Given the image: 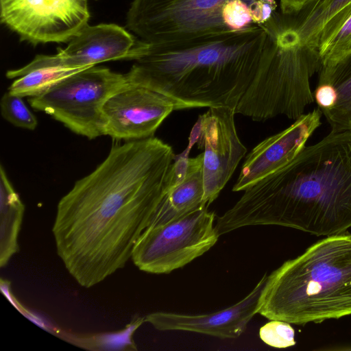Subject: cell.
Instances as JSON below:
<instances>
[{
    "mask_svg": "<svg viewBox=\"0 0 351 351\" xmlns=\"http://www.w3.org/2000/svg\"><path fill=\"white\" fill-rule=\"evenodd\" d=\"M25 206L0 166V267H5L19 250L18 237Z\"/></svg>",
    "mask_w": 351,
    "mask_h": 351,
    "instance_id": "17",
    "label": "cell"
},
{
    "mask_svg": "<svg viewBox=\"0 0 351 351\" xmlns=\"http://www.w3.org/2000/svg\"><path fill=\"white\" fill-rule=\"evenodd\" d=\"M145 322V317H138L129 324L125 330L109 334H104L91 337L88 340H83L82 346H101L102 349L136 350L132 339L134 331Z\"/></svg>",
    "mask_w": 351,
    "mask_h": 351,
    "instance_id": "22",
    "label": "cell"
},
{
    "mask_svg": "<svg viewBox=\"0 0 351 351\" xmlns=\"http://www.w3.org/2000/svg\"><path fill=\"white\" fill-rule=\"evenodd\" d=\"M261 25L181 41L149 44L125 73L130 84L171 100L177 110H235L252 82L264 49Z\"/></svg>",
    "mask_w": 351,
    "mask_h": 351,
    "instance_id": "3",
    "label": "cell"
},
{
    "mask_svg": "<svg viewBox=\"0 0 351 351\" xmlns=\"http://www.w3.org/2000/svg\"><path fill=\"white\" fill-rule=\"evenodd\" d=\"M233 0H134L126 28L149 44L230 31L225 14ZM252 3L256 0H245Z\"/></svg>",
    "mask_w": 351,
    "mask_h": 351,
    "instance_id": "7",
    "label": "cell"
},
{
    "mask_svg": "<svg viewBox=\"0 0 351 351\" xmlns=\"http://www.w3.org/2000/svg\"><path fill=\"white\" fill-rule=\"evenodd\" d=\"M176 155L155 137L112 146L59 201L52 233L73 278L90 288L125 267L169 192Z\"/></svg>",
    "mask_w": 351,
    "mask_h": 351,
    "instance_id": "1",
    "label": "cell"
},
{
    "mask_svg": "<svg viewBox=\"0 0 351 351\" xmlns=\"http://www.w3.org/2000/svg\"><path fill=\"white\" fill-rule=\"evenodd\" d=\"M267 278V275L264 274L250 293L224 309L199 315L154 312L147 315L145 322L162 331H188L221 339L237 338L258 313L259 299Z\"/></svg>",
    "mask_w": 351,
    "mask_h": 351,
    "instance_id": "13",
    "label": "cell"
},
{
    "mask_svg": "<svg viewBox=\"0 0 351 351\" xmlns=\"http://www.w3.org/2000/svg\"><path fill=\"white\" fill-rule=\"evenodd\" d=\"M203 160V153L189 158L186 177L169 190L149 225L164 223L205 206Z\"/></svg>",
    "mask_w": 351,
    "mask_h": 351,
    "instance_id": "16",
    "label": "cell"
},
{
    "mask_svg": "<svg viewBox=\"0 0 351 351\" xmlns=\"http://www.w3.org/2000/svg\"><path fill=\"white\" fill-rule=\"evenodd\" d=\"M317 74V85H331L337 93L334 106L322 111L331 132L351 131V59L331 69L319 71Z\"/></svg>",
    "mask_w": 351,
    "mask_h": 351,
    "instance_id": "19",
    "label": "cell"
},
{
    "mask_svg": "<svg viewBox=\"0 0 351 351\" xmlns=\"http://www.w3.org/2000/svg\"><path fill=\"white\" fill-rule=\"evenodd\" d=\"M174 110L175 105L165 95L130 83L104 105L105 135L127 141L152 137Z\"/></svg>",
    "mask_w": 351,
    "mask_h": 351,
    "instance_id": "11",
    "label": "cell"
},
{
    "mask_svg": "<svg viewBox=\"0 0 351 351\" xmlns=\"http://www.w3.org/2000/svg\"><path fill=\"white\" fill-rule=\"evenodd\" d=\"M312 0H280V12L293 14L300 12Z\"/></svg>",
    "mask_w": 351,
    "mask_h": 351,
    "instance_id": "26",
    "label": "cell"
},
{
    "mask_svg": "<svg viewBox=\"0 0 351 351\" xmlns=\"http://www.w3.org/2000/svg\"><path fill=\"white\" fill-rule=\"evenodd\" d=\"M83 69L64 66L58 53L37 55L25 66L6 72L8 78H17L8 90L22 97H37L66 77Z\"/></svg>",
    "mask_w": 351,
    "mask_h": 351,
    "instance_id": "15",
    "label": "cell"
},
{
    "mask_svg": "<svg viewBox=\"0 0 351 351\" xmlns=\"http://www.w3.org/2000/svg\"><path fill=\"white\" fill-rule=\"evenodd\" d=\"M258 313L297 325L351 315V233L326 237L267 276Z\"/></svg>",
    "mask_w": 351,
    "mask_h": 351,
    "instance_id": "4",
    "label": "cell"
},
{
    "mask_svg": "<svg viewBox=\"0 0 351 351\" xmlns=\"http://www.w3.org/2000/svg\"><path fill=\"white\" fill-rule=\"evenodd\" d=\"M147 43L114 23L87 25L58 54L68 68L86 69L118 60H135Z\"/></svg>",
    "mask_w": 351,
    "mask_h": 351,
    "instance_id": "14",
    "label": "cell"
},
{
    "mask_svg": "<svg viewBox=\"0 0 351 351\" xmlns=\"http://www.w3.org/2000/svg\"><path fill=\"white\" fill-rule=\"evenodd\" d=\"M22 98L9 90L5 92L0 101L1 115L16 127L34 130L38 125L37 119Z\"/></svg>",
    "mask_w": 351,
    "mask_h": 351,
    "instance_id": "21",
    "label": "cell"
},
{
    "mask_svg": "<svg viewBox=\"0 0 351 351\" xmlns=\"http://www.w3.org/2000/svg\"><path fill=\"white\" fill-rule=\"evenodd\" d=\"M243 192L217 217L219 236L258 225L315 236L346 232L351 228V131L330 132Z\"/></svg>",
    "mask_w": 351,
    "mask_h": 351,
    "instance_id": "2",
    "label": "cell"
},
{
    "mask_svg": "<svg viewBox=\"0 0 351 351\" xmlns=\"http://www.w3.org/2000/svg\"><path fill=\"white\" fill-rule=\"evenodd\" d=\"M322 115L315 108L255 146L246 156L232 191H243L291 161L321 125Z\"/></svg>",
    "mask_w": 351,
    "mask_h": 351,
    "instance_id": "12",
    "label": "cell"
},
{
    "mask_svg": "<svg viewBox=\"0 0 351 351\" xmlns=\"http://www.w3.org/2000/svg\"><path fill=\"white\" fill-rule=\"evenodd\" d=\"M261 26L264 49L235 113L255 121L280 115L296 120L315 101L310 79L320 68L318 52L302 41L290 14L276 11Z\"/></svg>",
    "mask_w": 351,
    "mask_h": 351,
    "instance_id": "5",
    "label": "cell"
},
{
    "mask_svg": "<svg viewBox=\"0 0 351 351\" xmlns=\"http://www.w3.org/2000/svg\"><path fill=\"white\" fill-rule=\"evenodd\" d=\"M235 110L208 108L199 117L195 140L203 150L204 205L208 207L231 178L247 149L241 141L234 121Z\"/></svg>",
    "mask_w": 351,
    "mask_h": 351,
    "instance_id": "10",
    "label": "cell"
},
{
    "mask_svg": "<svg viewBox=\"0 0 351 351\" xmlns=\"http://www.w3.org/2000/svg\"><path fill=\"white\" fill-rule=\"evenodd\" d=\"M314 99L318 108L322 110L331 109L335 104L337 93L334 87L329 84H318L313 92Z\"/></svg>",
    "mask_w": 351,
    "mask_h": 351,
    "instance_id": "25",
    "label": "cell"
},
{
    "mask_svg": "<svg viewBox=\"0 0 351 351\" xmlns=\"http://www.w3.org/2000/svg\"><path fill=\"white\" fill-rule=\"evenodd\" d=\"M295 332L289 323L271 319L259 329V337L267 345L285 348L295 344Z\"/></svg>",
    "mask_w": 351,
    "mask_h": 351,
    "instance_id": "23",
    "label": "cell"
},
{
    "mask_svg": "<svg viewBox=\"0 0 351 351\" xmlns=\"http://www.w3.org/2000/svg\"><path fill=\"white\" fill-rule=\"evenodd\" d=\"M129 84L126 74L93 66L66 77L28 101L35 110L50 115L73 132L94 139L105 135V104Z\"/></svg>",
    "mask_w": 351,
    "mask_h": 351,
    "instance_id": "6",
    "label": "cell"
},
{
    "mask_svg": "<svg viewBox=\"0 0 351 351\" xmlns=\"http://www.w3.org/2000/svg\"><path fill=\"white\" fill-rule=\"evenodd\" d=\"M90 1L0 0L1 21L33 44L66 43L88 25Z\"/></svg>",
    "mask_w": 351,
    "mask_h": 351,
    "instance_id": "9",
    "label": "cell"
},
{
    "mask_svg": "<svg viewBox=\"0 0 351 351\" xmlns=\"http://www.w3.org/2000/svg\"><path fill=\"white\" fill-rule=\"evenodd\" d=\"M350 5L351 0H312L300 12L290 14L302 41L317 51V40L321 32Z\"/></svg>",
    "mask_w": 351,
    "mask_h": 351,
    "instance_id": "18",
    "label": "cell"
},
{
    "mask_svg": "<svg viewBox=\"0 0 351 351\" xmlns=\"http://www.w3.org/2000/svg\"><path fill=\"white\" fill-rule=\"evenodd\" d=\"M318 54L319 71L335 68L351 59V16Z\"/></svg>",
    "mask_w": 351,
    "mask_h": 351,
    "instance_id": "20",
    "label": "cell"
},
{
    "mask_svg": "<svg viewBox=\"0 0 351 351\" xmlns=\"http://www.w3.org/2000/svg\"><path fill=\"white\" fill-rule=\"evenodd\" d=\"M215 217L205 206L168 222L148 226L134 247L133 263L141 271L155 274L185 266L217 242Z\"/></svg>",
    "mask_w": 351,
    "mask_h": 351,
    "instance_id": "8",
    "label": "cell"
},
{
    "mask_svg": "<svg viewBox=\"0 0 351 351\" xmlns=\"http://www.w3.org/2000/svg\"><path fill=\"white\" fill-rule=\"evenodd\" d=\"M276 0H256L250 5L252 23L256 25L265 23L276 11Z\"/></svg>",
    "mask_w": 351,
    "mask_h": 351,
    "instance_id": "24",
    "label": "cell"
}]
</instances>
